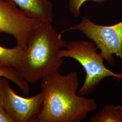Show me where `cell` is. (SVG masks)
<instances>
[{
    "instance_id": "1",
    "label": "cell",
    "mask_w": 122,
    "mask_h": 122,
    "mask_svg": "<svg viewBox=\"0 0 122 122\" xmlns=\"http://www.w3.org/2000/svg\"><path fill=\"white\" fill-rule=\"evenodd\" d=\"M42 109L37 122H80L96 110L93 99L78 95V76L76 71L66 75L58 72L41 79Z\"/></svg>"
},
{
    "instance_id": "2",
    "label": "cell",
    "mask_w": 122,
    "mask_h": 122,
    "mask_svg": "<svg viewBox=\"0 0 122 122\" xmlns=\"http://www.w3.org/2000/svg\"><path fill=\"white\" fill-rule=\"evenodd\" d=\"M66 43L52 24L41 23L31 34L21 62L16 70L22 78L32 84L58 72L64 63V58L59 57L58 53Z\"/></svg>"
},
{
    "instance_id": "3",
    "label": "cell",
    "mask_w": 122,
    "mask_h": 122,
    "mask_svg": "<svg viewBox=\"0 0 122 122\" xmlns=\"http://www.w3.org/2000/svg\"><path fill=\"white\" fill-rule=\"evenodd\" d=\"M98 50L92 41L76 40L67 42L65 47L58 53L60 57H71L78 61L85 70L86 78L77 93L80 96H86L93 92L106 77H113L122 81V73H115L107 68Z\"/></svg>"
},
{
    "instance_id": "4",
    "label": "cell",
    "mask_w": 122,
    "mask_h": 122,
    "mask_svg": "<svg viewBox=\"0 0 122 122\" xmlns=\"http://www.w3.org/2000/svg\"><path fill=\"white\" fill-rule=\"evenodd\" d=\"M78 30L96 45L100 53L108 63L115 64L113 54L119 57L122 61V21L110 26L99 25L87 17L82 18L78 24L61 31V35L66 31Z\"/></svg>"
},
{
    "instance_id": "5",
    "label": "cell",
    "mask_w": 122,
    "mask_h": 122,
    "mask_svg": "<svg viewBox=\"0 0 122 122\" xmlns=\"http://www.w3.org/2000/svg\"><path fill=\"white\" fill-rule=\"evenodd\" d=\"M41 23L28 17L12 2L0 0V33L12 36L17 44L26 49L31 34Z\"/></svg>"
},
{
    "instance_id": "6",
    "label": "cell",
    "mask_w": 122,
    "mask_h": 122,
    "mask_svg": "<svg viewBox=\"0 0 122 122\" xmlns=\"http://www.w3.org/2000/svg\"><path fill=\"white\" fill-rule=\"evenodd\" d=\"M9 81L2 78V105L14 122H37L43 107V93L30 98L20 96L13 91Z\"/></svg>"
},
{
    "instance_id": "7",
    "label": "cell",
    "mask_w": 122,
    "mask_h": 122,
    "mask_svg": "<svg viewBox=\"0 0 122 122\" xmlns=\"http://www.w3.org/2000/svg\"><path fill=\"white\" fill-rule=\"evenodd\" d=\"M7 0L15 5L28 17L41 23L53 22V6L48 0Z\"/></svg>"
},
{
    "instance_id": "8",
    "label": "cell",
    "mask_w": 122,
    "mask_h": 122,
    "mask_svg": "<svg viewBox=\"0 0 122 122\" xmlns=\"http://www.w3.org/2000/svg\"><path fill=\"white\" fill-rule=\"evenodd\" d=\"M25 50L18 44L11 48L0 45V68L10 67L17 69L21 62Z\"/></svg>"
},
{
    "instance_id": "9",
    "label": "cell",
    "mask_w": 122,
    "mask_h": 122,
    "mask_svg": "<svg viewBox=\"0 0 122 122\" xmlns=\"http://www.w3.org/2000/svg\"><path fill=\"white\" fill-rule=\"evenodd\" d=\"M91 122H122V106L105 105L91 118Z\"/></svg>"
},
{
    "instance_id": "10",
    "label": "cell",
    "mask_w": 122,
    "mask_h": 122,
    "mask_svg": "<svg viewBox=\"0 0 122 122\" xmlns=\"http://www.w3.org/2000/svg\"><path fill=\"white\" fill-rule=\"evenodd\" d=\"M0 77L7 79L15 83L21 89L24 95L29 94V83L22 78L16 69L10 67L0 68Z\"/></svg>"
},
{
    "instance_id": "11",
    "label": "cell",
    "mask_w": 122,
    "mask_h": 122,
    "mask_svg": "<svg viewBox=\"0 0 122 122\" xmlns=\"http://www.w3.org/2000/svg\"><path fill=\"white\" fill-rule=\"evenodd\" d=\"M88 0L102 2L107 0H69V8L74 16L78 17L80 15V9L82 5L85 2Z\"/></svg>"
},
{
    "instance_id": "12",
    "label": "cell",
    "mask_w": 122,
    "mask_h": 122,
    "mask_svg": "<svg viewBox=\"0 0 122 122\" xmlns=\"http://www.w3.org/2000/svg\"><path fill=\"white\" fill-rule=\"evenodd\" d=\"M0 122H14L13 118L5 109L3 105H0Z\"/></svg>"
},
{
    "instance_id": "13",
    "label": "cell",
    "mask_w": 122,
    "mask_h": 122,
    "mask_svg": "<svg viewBox=\"0 0 122 122\" xmlns=\"http://www.w3.org/2000/svg\"><path fill=\"white\" fill-rule=\"evenodd\" d=\"M3 77H0V105H2V81Z\"/></svg>"
}]
</instances>
